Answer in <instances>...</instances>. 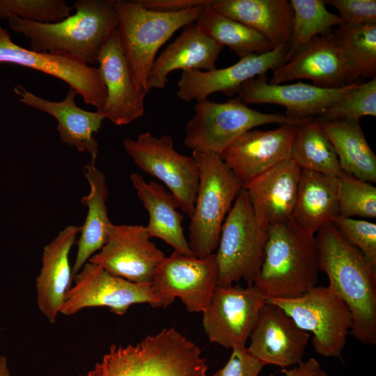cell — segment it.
<instances>
[{"label": "cell", "instance_id": "cell-1", "mask_svg": "<svg viewBox=\"0 0 376 376\" xmlns=\"http://www.w3.org/2000/svg\"><path fill=\"white\" fill-rule=\"evenodd\" d=\"M315 237L319 271L328 277L352 315L350 333L357 340L376 344V267L346 242L332 223Z\"/></svg>", "mask_w": 376, "mask_h": 376}, {"label": "cell", "instance_id": "cell-2", "mask_svg": "<svg viewBox=\"0 0 376 376\" xmlns=\"http://www.w3.org/2000/svg\"><path fill=\"white\" fill-rule=\"evenodd\" d=\"M76 12L55 23H38L9 16L10 28L30 40L31 49L72 57L89 65L116 29L113 0H77Z\"/></svg>", "mask_w": 376, "mask_h": 376}, {"label": "cell", "instance_id": "cell-3", "mask_svg": "<svg viewBox=\"0 0 376 376\" xmlns=\"http://www.w3.org/2000/svg\"><path fill=\"white\" fill-rule=\"evenodd\" d=\"M199 347L173 327L126 346L113 345L80 376H207Z\"/></svg>", "mask_w": 376, "mask_h": 376}, {"label": "cell", "instance_id": "cell-4", "mask_svg": "<svg viewBox=\"0 0 376 376\" xmlns=\"http://www.w3.org/2000/svg\"><path fill=\"white\" fill-rule=\"evenodd\" d=\"M315 236L292 218L269 230L263 263L253 286L265 299L299 297L318 282Z\"/></svg>", "mask_w": 376, "mask_h": 376}, {"label": "cell", "instance_id": "cell-5", "mask_svg": "<svg viewBox=\"0 0 376 376\" xmlns=\"http://www.w3.org/2000/svg\"><path fill=\"white\" fill-rule=\"evenodd\" d=\"M116 28L134 79L147 89V77L160 47L180 29L195 22L203 10L196 6L175 12L148 9L136 1L113 0Z\"/></svg>", "mask_w": 376, "mask_h": 376}, {"label": "cell", "instance_id": "cell-6", "mask_svg": "<svg viewBox=\"0 0 376 376\" xmlns=\"http://www.w3.org/2000/svg\"><path fill=\"white\" fill-rule=\"evenodd\" d=\"M199 181L189 226V246L198 258L215 253L224 219L243 188L220 155L192 152Z\"/></svg>", "mask_w": 376, "mask_h": 376}, {"label": "cell", "instance_id": "cell-7", "mask_svg": "<svg viewBox=\"0 0 376 376\" xmlns=\"http://www.w3.org/2000/svg\"><path fill=\"white\" fill-rule=\"evenodd\" d=\"M269 230L258 221L246 191L237 196L223 223L215 252L218 285L240 279L253 285L260 272Z\"/></svg>", "mask_w": 376, "mask_h": 376}, {"label": "cell", "instance_id": "cell-8", "mask_svg": "<svg viewBox=\"0 0 376 376\" xmlns=\"http://www.w3.org/2000/svg\"><path fill=\"white\" fill-rule=\"evenodd\" d=\"M306 120H295L283 113H262L238 98L225 102L207 99L195 104L194 115L185 127L184 143L192 152L220 155L240 136L256 127L272 123L299 125Z\"/></svg>", "mask_w": 376, "mask_h": 376}, {"label": "cell", "instance_id": "cell-9", "mask_svg": "<svg viewBox=\"0 0 376 376\" xmlns=\"http://www.w3.org/2000/svg\"><path fill=\"white\" fill-rule=\"evenodd\" d=\"M266 301L281 308L300 329L313 334L312 344L318 354L341 357L352 328V315L331 285H316L297 297Z\"/></svg>", "mask_w": 376, "mask_h": 376}, {"label": "cell", "instance_id": "cell-10", "mask_svg": "<svg viewBox=\"0 0 376 376\" xmlns=\"http://www.w3.org/2000/svg\"><path fill=\"white\" fill-rule=\"evenodd\" d=\"M123 146L141 170L165 184L180 210L191 218L199 181L195 159L176 151L168 134L157 137L146 132L136 139L126 138Z\"/></svg>", "mask_w": 376, "mask_h": 376}, {"label": "cell", "instance_id": "cell-11", "mask_svg": "<svg viewBox=\"0 0 376 376\" xmlns=\"http://www.w3.org/2000/svg\"><path fill=\"white\" fill-rule=\"evenodd\" d=\"M215 253L204 258L174 251L164 257L154 273L151 287L160 307L178 297L190 313H203L218 285Z\"/></svg>", "mask_w": 376, "mask_h": 376}, {"label": "cell", "instance_id": "cell-12", "mask_svg": "<svg viewBox=\"0 0 376 376\" xmlns=\"http://www.w3.org/2000/svg\"><path fill=\"white\" fill-rule=\"evenodd\" d=\"M60 313L72 315L88 307H107L122 315L135 304L160 307L150 283H137L113 275L100 266L87 262L73 278Z\"/></svg>", "mask_w": 376, "mask_h": 376}, {"label": "cell", "instance_id": "cell-13", "mask_svg": "<svg viewBox=\"0 0 376 376\" xmlns=\"http://www.w3.org/2000/svg\"><path fill=\"white\" fill-rule=\"evenodd\" d=\"M0 63L22 65L55 77L73 88L97 111L101 113L104 107L107 90L98 68L70 56L22 47L11 40L1 24Z\"/></svg>", "mask_w": 376, "mask_h": 376}, {"label": "cell", "instance_id": "cell-14", "mask_svg": "<svg viewBox=\"0 0 376 376\" xmlns=\"http://www.w3.org/2000/svg\"><path fill=\"white\" fill-rule=\"evenodd\" d=\"M265 301L253 285H218L203 312V326L210 341L230 349L245 346Z\"/></svg>", "mask_w": 376, "mask_h": 376}, {"label": "cell", "instance_id": "cell-15", "mask_svg": "<svg viewBox=\"0 0 376 376\" xmlns=\"http://www.w3.org/2000/svg\"><path fill=\"white\" fill-rule=\"evenodd\" d=\"M164 257L163 251L150 241L146 226L112 224L106 243L88 262L130 281L151 283Z\"/></svg>", "mask_w": 376, "mask_h": 376}, {"label": "cell", "instance_id": "cell-16", "mask_svg": "<svg viewBox=\"0 0 376 376\" xmlns=\"http://www.w3.org/2000/svg\"><path fill=\"white\" fill-rule=\"evenodd\" d=\"M288 49V45H279L267 52L240 58L237 63L224 68L182 71L177 95L186 102L194 100L201 102L219 92L231 97L238 93L246 81L266 75L268 71L283 64Z\"/></svg>", "mask_w": 376, "mask_h": 376}, {"label": "cell", "instance_id": "cell-17", "mask_svg": "<svg viewBox=\"0 0 376 376\" xmlns=\"http://www.w3.org/2000/svg\"><path fill=\"white\" fill-rule=\"evenodd\" d=\"M354 82L339 88H324L297 81L289 84H270L266 75L244 82L237 98L243 103L274 104L285 108V116L304 121L320 116L328 107L354 88Z\"/></svg>", "mask_w": 376, "mask_h": 376}, {"label": "cell", "instance_id": "cell-18", "mask_svg": "<svg viewBox=\"0 0 376 376\" xmlns=\"http://www.w3.org/2000/svg\"><path fill=\"white\" fill-rule=\"evenodd\" d=\"M97 63L107 90L105 104L100 113L119 126L128 125L141 117L148 92L136 84L116 29L103 45Z\"/></svg>", "mask_w": 376, "mask_h": 376}, {"label": "cell", "instance_id": "cell-19", "mask_svg": "<svg viewBox=\"0 0 376 376\" xmlns=\"http://www.w3.org/2000/svg\"><path fill=\"white\" fill-rule=\"evenodd\" d=\"M249 338L248 350L264 366L285 369L302 361L310 334L281 308L265 301Z\"/></svg>", "mask_w": 376, "mask_h": 376}, {"label": "cell", "instance_id": "cell-20", "mask_svg": "<svg viewBox=\"0 0 376 376\" xmlns=\"http://www.w3.org/2000/svg\"><path fill=\"white\" fill-rule=\"evenodd\" d=\"M299 125H281L276 129L265 131L250 130L230 143L220 157L244 185L290 159Z\"/></svg>", "mask_w": 376, "mask_h": 376}, {"label": "cell", "instance_id": "cell-21", "mask_svg": "<svg viewBox=\"0 0 376 376\" xmlns=\"http://www.w3.org/2000/svg\"><path fill=\"white\" fill-rule=\"evenodd\" d=\"M347 65L333 31L318 36L298 49L290 59L273 70L269 83L281 84L308 79L324 88L345 85Z\"/></svg>", "mask_w": 376, "mask_h": 376}, {"label": "cell", "instance_id": "cell-22", "mask_svg": "<svg viewBox=\"0 0 376 376\" xmlns=\"http://www.w3.org/2000/svg\"><path fill=\"white\" fill-rule=\"evenodd\" d=\"M301 170L288 159L243 185L258 223L266 230L292 219Z\"/></svg>", "mask_w": 376, "mask_h": 376}, {"label": "cell", "instance_id": "cell-23", "mask_svg": "<svg viewBox=\"0 0 376 376\" xmlns=\"http://www.w3.org/2000/svg\"><path fill=\"white\" fill-rule=\"evenodd\" d=\"M223 49L196 22L187 24L180 36L156 57L147 77L148 91L164 89L169 81V75L174 70L216 69Z\"/></svg>", "mask_w": 376, "mask_h": 376}, {"label": "cell", "instance_id": "cell-24", "mask_svg": "<svg viewBox=\"0 0 376 376\" xmlns=\"http://www.w3.org/2000/svg\"><path fill=\"white\" fill-rule=\"evenodd\" d=\"M14 92L21 102L56 120V130L61 142L75 147L79 152H88L92 162L95 161L99 150L94 134L100 130L105 118L97 111H88L79 107L75 102L77 93L73 88L70 87L65 99L59 102L41 98L21 85L16 86Z\"/></svg>", "mask_w": 376, "mask_h": 376}, {"label": "cell", "instance_id": "cell-25", "mask_svg": "<svg viewBox=\"0 0 376 376\" xmlns=\"http://www.w3.org/2000/svg\"><path fill=\"white\" fill-rule=\"evenodd\" d=\"M81 226H68L43 249L42 267L36 279L40 311L54 323L72 281L69 254Z\"/></svg>", "mask_w": 376, "mask_h": 376}, {"label": "cell", "instance_id": "cell-26", "mask_svg": "<svg viewBox=\"0 0 376 376\" xmlns=\"http://www.w3.org/2000/svg\"><path fill=\"white\" fill-rule=\"evenodd\" d=\"M205 7L251 28L274 47L289 44L293 13L288 0H208Z\"/></svg>", "mask_w": 376, "mask_h": 376}, {"label": "cell", "instance_id": "cell-27", "mask_svg": "<svg viewBox=\"0 0 376 376\" xmlns=\"http://www.w3.org/2000/svg\"><path fill=\"white\" fill-rule=\"evenodd\" d=\"M130 180L148 214L146 226L148 236L161 239L174 251L194 256L184 233V215L178 211L179 205L173 195L156 182H146L137 173L131 174Z\"/></svg>", "mask_w": 376, "mask_h": 376}, {"label": "cell", "instance_id": "cell-28", "mask_svg": "<svg viewBox=\"0 0 376 376\" xmlns=\"http://www.w3.org/2000/svg\"><path fill=\"white\" fill-rule=\"evenodd\" d=\"M338 215V177L301 169L292 219L315 235Z\"/></svg>", "mask_w": 376, "mask_h": 376}, {"label": "cell", "instance_id": "cell-29", "mask_svg": "<svg viewBox=\"0 0 376 376\" xmlns=\"http://www.w3.org/2000/svg\"><path fill=\"white\" fill-rule=\"evenodd\" d=\"M83 171L90 191L81 198V203L87 207V214L79 232L77 253L72 267V281L91 256L104 245L112 224L106 204L109 191L104 173L92 161L84 166Z\"/></svg>", "mask_w": 376, "mask_h": 376}, {"label": "cell", "instance_id": "cell-30", "mask_svg": "<svg viewBox=\"0 0 376 376\" xmlns=\"http://www.w3.org/2000/svg\"><path fill=\"white\" fill-rule=\"evenodd\" d=\"M320 121L334 148L341 171L362 180L375 182L376 156L359 121Z\"/></svg>", "mask_w": 376, "mask_h": 376}, {"label": "cell", "instance_id": "cell-31", "mask_svg": "<svg viewBox=\"0 0 376 376\" xmlns=\"http://www.w3.org/2000/svg\"><path fill=\"white\" fill-rule=\"evenodd\" d=\"M196 23L214 42L228 47L240 58L274 48L255 30L208 7H204Z\"/></svg>", "mask_w": 376, "mask_h": 376}, {"label": "cell", "instance_id": "cell-32", "mask_svg": "<svg viewBox=\"0 0 376 376\" xmlns=\"http://www.w3.org/2000/svg\"><path fill=\"white\" fill-rule=\"evenodd\" d=\"M333 32L346 62L345 85L376 77V24L343 23Z\"/></svg>", "mask_w": 376, "mask_h": 376}, {"label": "cell", "instance_id": "cell-33", "mask_svg": "<svg viewBox=\"0 0 376 376\" xmlns=\"http://www.w3.org/2000/svg\"><path fill=\"white\" fill-rule=\"evenodd\" d=\"M290 159L304 170L336 176L342 171L334 148L318 118H310L299 125Z\"/></svg>", "mask_w": 376, "mask_h": 376}, {"label": "cell", "instance_id": "cell-34", "mask_svg": "<svg viewBox=\"0 0 376 376\" xmlns=\"http://www.w3.org/2000/svg\"><path fill=\"white\" fill-rule=\"evenodd\" d=\"M292 9L291 37L285 63L301 46L313 38L325 35L343 24L340 17L330 12L324 0H290Z\"/></svg>", "mask_w": 376, "mask_h": 376}, {"label": "cell", "instance_id": "cell-35", "mask_svg": "<svg viewBox=\"0 0 376 376\" xmlns=\"http://www.w3.org/2000/svg\"><path fill=\"white\" fill-rule=\"evenodd\" d=\"M337 177L339 215L375 219L376 187L344 171Z\"/></svg>", "mask_w": 376, "mask_h": 376}, {"label": "cell", "instance_id": "cell-36", "mask_svg": "<svg viewBox=\"0 0 376 376\" xmlns=\"http://www.w3.org/2000/svg\"><path fill=\"white\" fill-rule=\"evenodd\" d=\"M376 116V77L345 94L328 107L318 119L326 121L359 120L363 116Z\"/></svg>", "mask_w": 376, "mask_h": 376}, {"label": "cell", "instance_id": "cell-37", "mask_svg": "<svg viewBox=\"0 0 376 376\" xmlns=\"http://www.w3.org/2000/svg\"><path fill=\"white\" fill-rule=\"evenodd\" d=\"M72 9L63 0H0V19L15 16L33 22L55 23L70 16Z\"/></svg>", "mask_w": 376, "mask_h": 376}, {"label": "cell", "instance_id": "cell-38", "mask_svg": "<svg viewBox=\"0 0 376 376\" xmlns=\"http://www.w3.org/2000/svg\"><path fill=\"white\" fill-rule=\"evenodd\" d=\"M332 224L343 239L357 248L376 267L375 223L338 215L333 219Z\"/></svg>", "mask_w": 376, "mask_h": 376}, {"label": "cell", "instance_id": "cell-39", "mask_svg": "<svg viewBox=\"0 0 376 376\" xmlns=\"http://www.w3.org/2000/svg\"><path fill=\"white\" fill-rule=\"evenodd\" d=\"M338 11L343 23L351 25L376 24L375 0H327Z\"/></svg>", "mask_w": 376, "mask_h": 376}, {"label": "cell", "instance_id": "cell-40", "mask_svg": "<svg viewBox=\"0 0 376 376\" xmlns=\"http://www.w3.org/2000/svg\"><path fill=\"white\" fill-rule=\"evenodd\" d=\"M263 366L246 346H239L232 349L228 362L212 376H258Z\"/></svg>", "mask_w": 376, "mask_h": 376}, {"label": "cell", "instance_id": "cell-41", "mask_svg": "<svg viewBox=\"0 0 376 376\" xmlns=\"http://www.w3.org/2000/svg\"><path fill=\"white\" fill-rule=\"evenodd\" d=\"M142 6L152 10L175 12L196 6H207L208 0H136Z\"/></svg>", "mask_w": 376, "mask_h": 376}, {"label": "cell", "instance_id": "cell-42", "mask_svg": "<svg viewBox=\"0 0 376 376\" xmlns=\"http://www.w3.org/2000/svg\"><path fill=\"white\" fill-rule=\"evenodd\" d=\"M320 369L319 362L314 358L301 361L293 368L283 369L285 376H316Z\"/></svg>", "mask_w": 376, "mask_h": 376}, {"label": "cell", "instance_id": "cell-43", "mask_svg": "<svg viewBox=\"0 0 376 376\" xmlns=\"http://www.w3.org/2000/svg\"><path fill=\"white\" fill-rule=\"evenodd\" d=\"M0 376H10L8 359L3 355L0 356Z\"/></svg>", "mask_w": 376, "mask_h": 376}, {"label": "cell", "instance_id": "cell-44", "mask_svg": "<svg viewBox=\"0 0 376 376\" xmlns=\"http://www.w3.org/2000/svg\"><path fill=\"white\" fill-rule=\"evenodd\" d=\"M316 376H329L328 375L324 370H322L321 368L317 373Z\"/></svg>", "mask_w": 376, "mask_h": 376}]
</instances>
